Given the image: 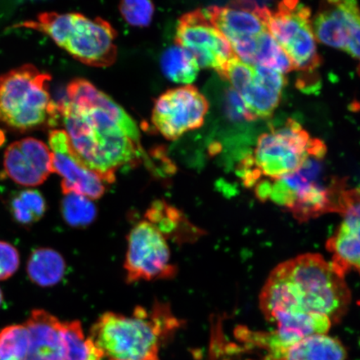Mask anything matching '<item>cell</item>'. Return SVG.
Here are the masks:
<instances>
[{
	"label": "cell",
	"mask_w": 360,
	"mask_h": 360,
	"mask_svg": "<svg viewBox=\"0 0 360 360\" xmlns=\"http://www.w3.org/2000/svg\"><path fill=\"white\" fill-rule=\"evenodd\" d=\"M224 109L229 120L235 122L241 121H255V116L251 114L244 101L235 89L229 88L224 94Z\"/></svg>",
	"instance_id": "cell-29"
},
{
	"label": "cell",
	"mask_w": 360,
	"mask_h": 360,
	"mask_svg": "<svg viewBox=\"0 0 360 360\" xmlns=\"http://www.w3.org/2000/svg\"><path fill=\"white\" fill-rule=\"evenodd\" d=\"M51 80V75L33 65L0 76V122L18 133L56 125L61 115L49 93Z\"/></svg>",
	"instance_id": "cell-6"
},
{
	"label": "cell",
	"mask_w": 360,
	"mask_h": 360,
	"mask_svg": "<svg viewBox=\"0 0 360 360\" xmlns=\"http://www.w3.org/2000/svg\"><path fill=\"white\" fill-rule=\"evenodd\" d=\"M175 44L190 53L200 68L214 70L221 79L236 58L227 39L201 10L180 18Z\"/></svg>",
	"instance_id": "cell-10"
},
{
	"label": "cell",
	"mask_w": 360,
	"mask_h": 360,
	"mask_svg": "<svg viewBox=\"0 0 360 360\" xmlns=\"http://www.w3.org/2000/svg\"><path fill=\"white\" fill-rule=\"evenodd\" d=\"M326 146L297 121L288 120L281 128L260 135L253 154L247 155L238 173L247 187L273 182L295 173L311 155H326Z\"/></svg>",
	"instance_id": "cell-4"
},
{
	"label": "cell",
	"mask_w": 360,
	"mask_h": 360,
	"mask_svg": "<svg viewBox=\"0 0 360 360\" xmlns=\"http://www.w3.org/2000/svg\"><path fill=\"white\" fill-rule=\"evenodd\" d=\"M347 351L334 337L314 335L277 352L267 354L264 360H345Z\"/></svg>",
	"instance_id": "cell-19"
},
{
	"label": "cell",
	"mask_w": 360,
	"mask_h": 360,
	"mask_svg": "<svg viewBox=\"0 0 360 360\" xmlns=\"http://www.w3.org/2000/svg\"><path fill=\"white\" fill-rule=\"evenodd\" d=\"M46 34L75 60L93 67L110 66L117 58V32L109 22L78 13H40L36 20L15 25Z\"/></svg>",
	"instance_id": "cell-7"
},
{
	"label": "cell",
	"mask_w": 360,
	"mask_h": 360,
	"mask_svg": "<svg viewBox=\"0 0 360 360\" xmlns=\"http://www.w3.org/2000/svg\"><path fill=\"white\" fill-rule=\"evenodd\" d=\"M58 105L76 154L105 183L114 182L120 168L141 160L143 152L136 124L89 81H71L65 100Z\"/></svg>",
	"instance_id": "cell-1"
},
{
	"label": "cell",
	"mask_w": 360,
	"mask_h": 360,
	"mask_svg": "<svg viewBox=\"0 0 360 360\" xmlns=\"http://www.w3.org/2000/svg\"><path fill=\"white\" fill-rule=\"evenodd\" d=\"M269 32L290 58L295 70L312 72L321 65L309 8L298 1H283L265 12Z\"/></svg>",
	"instance_id": "cell-8"
},
{
	"label": "cell",
	"mask_w": 360,
	"mask_h": 360,
	"mask_svg": "<svg viewBox=\"0 0 360 360\" xmlns=\"http://www.w3.org/2000/svg\"><path fill=\"white\" fill-rule=\"evenodd\" d=\"M63 360H103V355L89 337L84 335L79 321L63 323Z\"/></svg>",
	"instance_id": "cell-22"
},
{
	"label": "cell",
	"mask_w": 360,
	"mask_h": 360,
	"mask_svg": "<svg viewBox=\"0 0 360 360\" xmlns=\"http://www.w3.org/2000/svg\"><path fill=\"white\" fill-rule=\"evenodd\" d=\"M315 38L328 46L342 49L358 61L360 75V6L354 1L323 2L315 15Z\"/></svg>",
	"instance_id": "cell-12"
},
{
	"label": "cell",
	"mask_w": 360,
	"mask_h": 360,
	"mask_svg": "<svg viewBox=\"0 0 360 360\" xmlns=\"http://www.w3.org/2000/svg\"><path fill=\"white\" fill-rule=\"evenodd\" d=\"M19 251L10 243L0 241V281H6L19 269Z\"/></svg>",
	"instance_id": "cell-30"
},
{
	"label": "cell",
	"mask_w": 360,
	"mask_h": 360,
	"mask_svg": "<svg viewBox=\"0 0 360 360\" xmlns=\"http://www.w3.org/2000/svg\"><path fill=\"white\" fill-rule=\"evenodd\" d=\"M146 219L155 225L166 238L188 227L187 220L184 219L179 211L165 201L153 202L150 208L147 210Z\"/></svg>",
	"instance_id": "cell-26"
},
{
	"label": "cell",
	"mask_w": 360,
	"mask_h": 360,
	"mask_svg": "<svg viewBox=\"0 0 360 360\" xmlns=\"http://www.w3.org/2000/svg\"><path fill=\"white\" fill-rule=\"evenodd\" d=\"M49 143L53 173L62 179L64 195L75 193L91 200L100 199L105 192V182L79 159L65 130L53 129L49 132Z\"/></svg>",
	"instance_id": "cell-13"
},
{
	"label": "cell",
	"mask_w": 360,
	"mask_h": 360,
	"mask_svg": "<svg viewBox=\"0 0 360 360\" xmlns=\"http://www.w3.org/2000/svg\"><path fill=\"white\" fill-rule=\"evenodd\" d=\"M325 156L311 155L295 173L276 181L259 183L255 187L256 195L260 200L276 202L300 221H307L323 214L340 213L345 184L341 180L327 182L323 179Z\"/></svg>",
	"instance_id": "cell-3"
},
{
	"label": "cell",
	"mask_w": 360,
	"mask_h": 360,
	"mask_svg": "<svg viewBox=\"0 0 360 360\" xmlns=\"http://www.w3.org/2000/svg\"><path fill=\"white\" fill-rule=\"evenodd\" d=\"M3 300H4L3 292H2L1 289H0V306H1V304L3 303Z\"/></svg>",
	"instance_id": "cell-31"
},
{
	"label": "cell",
	"mask_w": 360,
	"mask_h": 360,
	"mask_svg": "<svg viewBox=\"0 0 360 360\" xmlns=\"http://www.w3.org/2000/svg\"><path fill=\"white\" fill-rule=\"evenodd\" d=\"M339 214L340 226L327 241L330 262L343 276L352 271L360 276V187L342 192Z\"/></svg>",
	"instance_id": "cell-14"
},
{
	"label": "cell",
	"mask_w": 360,
	"mask_h": 360,
	"mask_svg": "<svg viewBox=\"0 0 360 360\" xmlns=\"http://www.w3.org/2000/svg\"><path fill=\"white\" fill-rule=\"evenodd\" d=\"M274 270L287 281L305 312L325 315L332 323L347 313L351 292L345 276L321 255H299Z\"/></svg>",
	"instance_id": "cell-5"
},
{
	"label": "cell",
	"mask_w": 360,
	"mask_h": 360,
	"mask_svg": "<svg viewBox=\"0 0 360 360\" xmlns=\"http://www.w3.org/2000/svg\"><path fill=\"white\" fill-rule=\"evenodd\" d=\"M267 8L255 2H235L228 6L209 7L205 15L232 44L268 30L265 22Z\"/></svg>",
	"instance_id": "cell-16"
},
{
	"label": "cell",
	"mask_w": 360,
	"mask_h": 360,
	"mask_svg": "<svg viewBox=\"0 0 360 360\" xmlns=\"http://www.w3.org/2000/svg\"><path fill=\"white\" fill-rule=\"evenodd\" d=\"M209 109V101L197 88L184 85L157 98L151 120L165 139L176 141L184 134L200 128Z\"/></svg>",
	"instance_id": "cell-11"
},
{
	"label": "cell",
	"mask_w": 360,
	"mask_h": 360,
	"mask_svg": "<svg viewBox=\"0 0 360 360\" xmlns=\"http://www.w3.org/2000/svg\"><path fill=\"white\" fill-rule=\"evenodd\" d=\"M269 68L283 75L295 70L290 58L269 30L257 36L254 65Z\"/></svg>",
	"instance_id": "cell-24"
},
{
	"label": "cell",
	"mask_w": 360,
	"mask_h": 360,
	"mask_svg": "<svg viewBox=\"0 0 360 360\" xmlns=\"http://www.w3.org/2000/svg\"><path fill=\"white\" fill-rule=\"evenodd\" d=\"M120 11L129 25L147 27L152 21L155 6L153 3L146 0H125L120 3Z\"/></svg>",
	"instance_id": "cell-28"
},
{
	"label": "cell",
	"mask_w": 360,
	"mask_h": 360,
	"mask_svg": "<svg viewBox=\"0 0 360 360\" xmlns=\"http://www.w3.org/2000/svg\"><path fill=\"white\" fill-rule=\"evenodd\" d=\"M253 74L238 91L256 120L271 117L280 105L285 75L269 68L255 65Z\"/></svg>",
	"instance_id": "cell-17"
},
{
	"label": "cell",
	"mask_w": 360,
	"mask_h": 360,
	"mask_svg": "<svg viewBox=\"0 0 360 360\" xmlns=\"http://www.w3.org/2000/svg\"><path fill=\"white\" fill-rule=\"evenodd\" d=\"M160 65L166 78L186 85L196 79L200 69L195 58L179 45L166 49L161 56Z\"/></svg>",
	"instance_id": "cell-21"
},
{
	"label": "cell",
	"mask_w": 360,
	"mask_h": 360,
	"mask_svg": "<svg viewBox=\"0 0 360 360\" xmlns=\"http://www.w3.org/2000/svg\"><path fill=\"white\" fill-rule=\"evenodd\" d=\"M30 346V333L25 323L7 326L0 331V360H26Z\"/></svg>",
	"instance_id": "cell-25"
},
{
	"label": "cell",
	"mask_w": 360,
	"mask_h": 360,
	"mask_svg": "<svg viewBox=\"0 0 360 360\" xmlns=\"http://www.w3.org/2000/svg\"><path fill=\"white\" fill-rule=\"evenodd\" d=\"M47 204L41 193L35 190L17 192L10 201L13 219L22 226H31L46 213Z\"/></svg>",
	"instance_id": "cell-23"
},
{
	"label": "cell",
	"mask_w": 360,
	"mask_h": 360,
	"mask_svg": "<svg viewBox=\"0 0 360 360\" xmlns=\"http://www.w3.org/2000/svg\"><path fill=\"white\" fill-rule=\"evenodd\" d=\"M124 268L128 283L169 280L177 274L167 238L146 219L129 233Z\"/></svg>",
	"instance_id": "cell-9"
},
{
	"label": "cell",
	"mask_w": 360,
	"mask_h": 360,
	"mask_svg": "<svg viewBox=\"0 0 360 360\" xmlns=\"http://www.w3.org/2000/svg\"><path fill=\"white\" fill-rule=\"evenodd\" d=\"M63 323L44 309H34L25 323L30 346L26 360H63Z\"/></svg>",
	"instance_id": "cell-18"
},
{
	"label": "cell",
	"mask_w": 360,
	"mask_h": 360,
	"mask_svg": "<svg viewBox=\"0 0 360 360\" xmlns=\"http://www.w3.org/2000/svg\"><path fill=\"white\" fill-rule=\"evenodd\" d=\"M30 280L40 287L56 285L64 277L66 270L65 259L49 248H39L30 255L27 263Z\"/></svg>",
	"instance_id": "cell-20"
},
{
	"label": "cell",
	"mask_w": 360,
	"mask_h": 360,
	"mask_svg": "<svg viewBox=\"0 0 360 360\" xmlns=\"http://www.w3.org/2000/svg\"><path fill=\"white\" fill-rule=\"evenodd\" d=\"M61 212L65 221L73 227L86 226L96 216V211L91 200L68 193L61 202Z\"/></svg>",
	"instance_id": "cell-27"
},
{
	"label": "cell",
	"mask_w": 360,
	"mask_h": 360,
	"mask_svg": "<svg viewBox=\"0 0 360 360\" xmlns=\"http://www.w3.org/2000/svg\"><path fill=\"white\" fill-rule=\"evenodd\" d=\"M179 326L169 308L137 307L131 315L108 312L90 331V339L108 360H160L162 341Z\"/></svg>",
	"instance_id": "cell-2"
},
{
	"label": "cell",
	"mask_w": 360,
	"mask_h": 360,
	"mask_svg": "<svg viewBox=\"0 0 360 360\" xmlns=\"http://www.w3.org/2000/svg\"><path fill=\"white\" fill-rule=\"evenodd\" d=\"M4 169L7 176L20 186H39L53 173L51 150L37 139H22L6 148Z\"/></svg>",
	"instance_id": "cell-15"
}]
</instances>
